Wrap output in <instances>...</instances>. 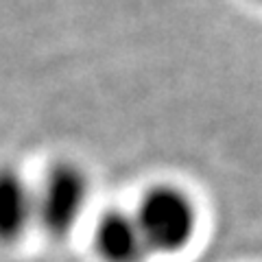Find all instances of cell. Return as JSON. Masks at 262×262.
<instances>
[{
	"label": "cell",
	"mask_w": 262,
	"mask_h": 262,
	"mask_svg": "<svg viewBox=\"0 0 262 262\" xmlns=\"http://www.w3.org/2000/svg\"><path fill=\"white\" fill-rule=\"evenodd\" d=\"M131 212L149 253L160 256L184 251L199 227V208L190 192L170 182L149 186Z\"/></svg>",
	"instance_id": "obj_1"
},
{
	"label": "cell",
	"mask_w": 262,
	"mask_h": 262,
	"mask_svg": "<svg viewBox=\"0 0 262 262\" xmlns=\"http://www.w3.org/2000/svg\"><path fill=\"white\" fill-rule=\"evenodd\" d=\"M90 175L75 162H57L35 186V223L51 236L66 238L83 216L90 201Z\"/></svg>",
	"instance_id": "obj_2"
},
{
	"label": "cell",
	"mask_w": 262,
	"mask_h": 262,
	"mask_svg": "<svg viewBox=\"0 0 262 262\" xmlns=\"http://www.w3.org/2000/svg\"><path fill=\"white\" fill-rule=\"evenodd\" d=\"M94 251L101 262H144L151 256L131 210L110 208L94 223Z\"/></svg>",
	"instance_id": "obj_3"
},
{
	"label": "cell",
	"mask_w": 262,
	"mask_h": 262,
	"mask_svg": "<svg viewBox=\"0 0 262 262\" xmlns=\"http://www.w3.org/2000/svg\"><path fill=\"white\" fill-rule=\"evenodd\" d=\"M35 225V186L18 168H0V243L20 241Z\"/></svg>",
	"instance_id": "obj_4"
},
{
	"label": "cell",
	"mask_w": 262,
	"mask_h": 262,
	"mask_svg": "<svg viewBox=\"0 0 262 262\" xmlns=\"http://www.w3.org/2000/svg\"><path fill=\"white\" fill-rule=\"evenodd\" d=\"M258 3H262V0H258Z\"/></svg>",
	"instance_id": "obj_5"
}]
</instances>
